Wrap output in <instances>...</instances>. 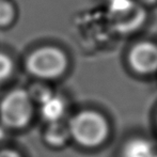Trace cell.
Masks as SVG:
<instances>
[{
	"label": "cell",
	"mask_w": 157,
	"mask_h": 157,
	"mask_svg": "<svg viewBox=\"0 0 157 157\" xmlns=\"http://www.w3.org/2000/svg\"><path fill=\"white\" fill-rule=\"evenodd\" d=\"M71 139L85 149H96L108 140L110 125L103 113L95 110H81L67 122Z\"/></svg>",
	"instance_id": "6da1fadb"
},
{
	"label": "cell",
	"mask_w": 157,
	"mask_h": 157,
	"mask_svg": "<svg viewBox=\"0 0 157 157\" xmlns=\"http://www.w3.org/2000/svg\"><path fill=\"white\" fill-rule=\"evenodd\" d=\"M70 65L66 52L60 47L45 45L29 54L25 62L27 72L39 80H55L62 77Z\"/></svg>",
	"instance_id": "7a4b0ae2"
},
{
	"label": "cell",
	"mask_w": 157,
	"mask_h": 157,
	"mask_svg": "<svg viewBox=\"0 0 157 157\" xmlns=\"http://www.w3.org/2000/svg\"><path fill=\"white\" fill-rule=\"evenodd\" d=\"M34 105L27 89L11 90L0 101V124L12 130L27 127L34 116Z\"/></svg>",
	"instance_id": "3957f363"
},
{
	"label": "cell",
	"mask_w": 157,
	"mask_h": 157,
	"mask_svg": "<svg viewBox=\"0 0 157 157\" xmlns=\"http://www.w3.org/2000/svg\"><path fill=\"white\" fill-rule=\"evenodd\" d=\"M107 16L114 31L129 34L141 29L147 18V12L137 0H110Z\"/></svg>",
	"instance_id": "277c9868"
},
{
	"label": "cell",
	"mask_w": 157,
	"mask_h": 157,
	"mask_svg": "<svg viewBox=\"0 0 157 157\" xmlns=\"http://www.w3.org/2000/svg\"><path fill=\"white\" fill-rule=\"evenodd\" d=\"M127 64L134 73L149 76L157 72V44L141 41L134 44L127 52Z\"/></svg>",
	"instance_id": "5b68a950"
},
{
	"label": "cell",
	"mask_w": 157,
	"mask_h": 157,
	"mask_svg": "<svg viewBox=\"0 0 157 157\" xmlns=\"http://www.w3.org/2000/svg\"><path fill=\"white\" fill-rule=\"evenodd\" d=\"M68 140H71V135L67 123H62L61 120L47 123L44 130V141L46 144L57 149L66 144Z\"/></svg>",
	"instance_id": "8992f818"
},
{
	"label": "cell",
	"mask_w": 157,
	"mask_h": 157,
	"mask_svg": "<svg viewBox=\"0 0 157 157\" xmlns=\"http://www.w3.org/2000/svg\"><path fill=\"white\" fill-rule=\"evenodd\" d=\"M41 107V116L47 123L60 121L62 118L64 111H65V105H64L62 98L52 95L50 98L44 101Z\"/></svg>",
	"instance_id": "52a82bcc"
},
{
	"label": "cell",
	"mask_w": 157,
	"mask_h": 157,
	"mask_svg": "<svg viewBox=\"0 0 157 157\" xmlns=\"http://www.w3.org/2000/svg\"><path fill=\"white\" fill-rule=\"evenodd\" d=\"M154 154L151 143L141 138L128 141L122 151V157H153Z\"/></svg>",
	"instance_id": "ba28073f"
},
{
	"label": "cell",
	"mask_w": 157,
	"mask_h": 157,
	"mask_svg": "<svg viewBox=\"0 0 157 157\" xmlns=\"http://www.w3.org/2000/svg\"><path fill=\"white\" fill-rule=\"evenodd\" d=\"M27 90L30 97H31V99L33 101V103L37 104V105H42L44 101H46L48 98H50L54 95L52 92L50 91L49 88L42 82L34 83V85H32Z\"/></svg>",
	"instance_id": "9c48e42d"
},
{
	"label": "cell",
	"mask_w": 157,
	"mask_h": 157,
	"mask_svg": "<svg viewBox=\"0 0 157 157\" xmlns=\"http://www.w3.org/2000/svg\"><path fill=\"white\" fill-rule=\"evenodd\" d=\"M16 10L10 0H0V27L10 26L14 21Z\"/></svg>",
	"instance_id": "30bf717a"
},
{
	"label": "cell",
	"mask_w": 157,
	"mask_h": 157,
	"mask_svg": "<svg viewBox=\"0 0 157 157\" xmlns=\"http://www.w3.org/2000/svg\"><path fill=\"white\" fill-rule=\"evenodd\" d=\"M14 71V62L6 52H0V82H3L11 77Z\"/></svg>",
	"instance_id": "8fae6325"
},
{
	"label": "cell",
	"mask_w": 157,
	"mask_h": 157,
	"mask_svg": "<svg viewBox=\"0 0 157 157\" xmlns=\"http://www.w3.org/2000/svg\"><path fill=\"white\" fill-rule=\"evenodd\" d=\"M0 157H23V155L13 147H3L0 150Z\"/></svg>",
	"instance_id": "7c38bea8"
},
{
	"label": "cell",
	"mask_w": 157,
	"mask_h": 157,
	"mask_svg": "<svg viewBox=\"0 0 157 157\" xmlns=\"http://www.w3.org/2000/svg\"><path fill=\"white\" fill-rule=\"evenodd\" d=\"M139 1L143 6H154V4L157 3V0H137Z\"/></svg>",
	"instance_id": "4fadbf2b"
},
{
	"label": "cell",
	"mask_w": 157,
	"mask_h": 157,
	"mask_svg": "<svg viewBox=\"0 0 157 157\" xmlns=\"http://www.w3.org/2000/svg\"><path fill=\"white\" fill-rule=\"evenodd\" d=\"M4 136H6V132H4V127L0 124V141H2L4 139Z\"/></svg>",
	"instance_id": "5bb4252c"
},
{
	"label": "cell",
	"mask_w": 157,
	"mask_h": 157,
	"mask_svg": "<svg viewBox=\"0 0 157 157\" xmlns=\"http://www.w3.org/2000/svg\"><path fill=\"white\" fill-rule=\"evenodd\" d=\"M153 157H157V153H155V154H154V156Z\"/></svg>",
	"instance_id": "9a60e30c"
},
{
	"label": "cell",
	"mask_w": 157,
	"mask_h": 157,
	"mask_svg": "<svg viewBox=\"0 0 157 157\" xmlns=\"http://www.w3.org/2000/svg\"><path fill=\"white\" fill-rule=\"evenodd\" d=\"M156 125H157V116H156Z\"/></svg>",
	"instance_id": "2e32d148"
}]
</instances>
